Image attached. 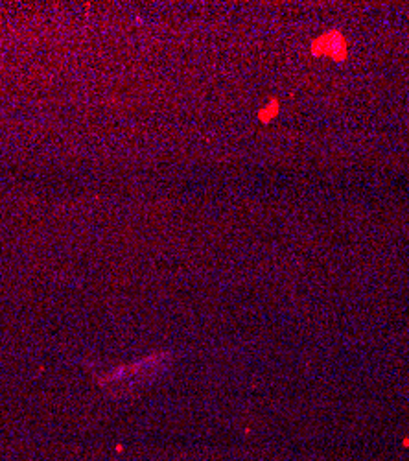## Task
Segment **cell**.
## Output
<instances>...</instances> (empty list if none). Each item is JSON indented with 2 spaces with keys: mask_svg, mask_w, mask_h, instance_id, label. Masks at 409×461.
<instances>
[{
  "mask_svg": "<svg viewBox=\"0 0 409 461\" xmlns=\"http://www.w3.org/2000/svg\"><path fill=\"white\" fill-rule=\"evenodd\" d=\"M310 54L343 63L349 58V41L342 30H328L310 41Z\"/></svg>",
  "mask_w": 409,
  "mask_h": 461,
  "instance_id": "6da1fadb",
  "label": "cell"
},
{
  "mask_svg": "<svg viewBox=\"0 0 409 461\" xmlns=\"http://www.w3.org/2000/svg\"><path fill=\"white\" fill-rule=\"evenodd\" d=\"M279 107H280V104H279V100H271L266 107H262L260 109V113H258V119L263 122V124H268V122H271L277 114H279Z\"/></svg>",
  "mask_w": 409,
  "mask_h": 461,
  "instance_id": "7a4b0ae2",
  "label": "cell"
}]
</instances>
